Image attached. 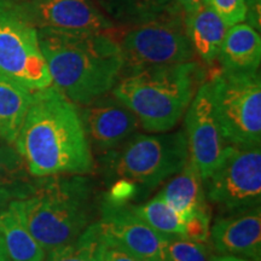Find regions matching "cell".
Segmentation results:
<instances>
[{
	"mask_svg": "<svg viewBox=\"0 0 261 261\" xmlns=\"http://www.w3.org/2000/svg\"><path fill=\"white\" fill-rule=\"evenodd\" d=\"M177 4L181 14L189 16L200 9V6L203 4V0H177Z\"/></svg>",
	"mask_w": 261,
	"mask_h": 261,
	"instance_id": "cell-27",
	"label": "cell"
},
{
	"mask_svg": "<svg viewBox=\"0 0 261 261\" xmlns=\"http://www.w3.org/2000/svg\"><path fill=\"white\" fill-rule=\"evenodd\" d=\"M52 86L77 107L109 93L122 73L121 48L106 33L38 29Z\"/></svg>",
	"mask_w": 261,
	"mask_h": 261,
	"instance_id": "cell-2",
	"label": "cell"
},
{
	"mask_svg": "<svg viewBox=\"0 0 261 261\" xmlns=\"http://www.w3.org/2000/svg\"><path fill=\"white\" fill-rule=\"evenodd\" d=\"M19 10L35 28L57 31L106 33L114 22L92 0H15Z\"/></svg>",
	"mask_w": 261,
	"mask_h": 261,
	"instance_id": "cell-12",
	"label": "cell"
},
{
	"mask_svg": "<svg viewBox=\"0 0 261 261\" xmlns=\"http://www.w3.org/2000/svg\"><path fill=\"white\" fill-rule=\"evenodd\" d=\"M15 148L34 178L85 175L94 169L79 108L52 85L33 91Z\"/></svg>",
	"mask_w": 261,
	"mask_h": 261,
	"instance_id": "cell-1",
	"label": "cell"
},
{
	"mask_svg": "<svg viewBox=\"0 0 261 261\" xmlns=\"http://www.w3.org/2000/svg\"><path fill=\"white\" fill-rule=\"evenodd\" d=\"M37 179L28 172L23 159L10 144L0 145V205L23 200L33 194Z\"/></svg>",
	"mask_w": 261,
	"mask_h": 261,
	"instance_id": "cell-20",
	"label": "cell"
},
{
	"mask_svg": "<svg viewBox=\"0 0 261 261\" xmlns=\"http://www.w3.org/2000/svg\"><path fill=\"white\" fill-rule=\"evenodd\" d=\"M184 23L195 54L204 63L213 64L219 55L228 25L204 3L194 14L184 16Z\"/></svg>",
	"mask_w": 261,
	"mask_h": 261,
	"instance_id": "cell-17",
	"label": "cell"
},
{
	"mask_svg": "<svg viewBox=\"0 0 261 261\" xmlns=\"http://www.w3.org/2000/svg\"><path fill=\"white\" fill-rule=\"evenodd\" d=\"M204 76L195 61L158 65L122 71L112 91L135 113L143 128L163 133L177 126Z\"/></svg>",
	"mask_w": 261,
	"mask_h": 261,
	"instance_id": "cell-3",
	"label": "cell"
},
{
	"mask_svg": "<svg viewBox=\"0 0 261 261\" xmlns=\"http://www.w3.org/2000/svg\"><path fill=\"white\" fill-rule=\"evenodd\" d=\"M102 218L98 221L100 233L107 242L142 261H169L166 236L150 227L137 217L129 203L103 201Z\"/></svg>",
	"mask_w": 261,
	"mask_h": 261,
	"instance_id": "cell-10",
	"label": "cell"
},
{
	"mask_svg": "<svg viewBox=\"0 0 261 261\" xmlns=\"http://www.w3.org/2000/svg\"><path fill=\"white\" fill-rule=\"evenodd\" d=\"M121 48L122 71L191 62L195 58L181 12L127 25L113 35Z\"/></svg>",
	"mask_w": 261,
	"mask_h": 261,
	"instance_id": "cell-7",
	"label": "cell"
},
{
	"mask_svg": "<svg viewBox=\"0 0 261 261\" xmlns=\"http://www.w3.org/2000/svg\"><path fill=\"white\" fill-rule=\"evenodd\" d=\"M100 242L102 233L99 224L94 223L85 228L73 243L48 252L45 261H97Z\"/></svg>",
	"mask_w": 261,
	"mask_h": 261,
	"instance_id": "cell-23",
	"label": "cell"
},
{
	"mask_svg": "<svg viewBox=\"0 0 261 261\" xmlns=\"http://www.w3.org/2000/svg\"><path fill=\"white\" fill-rule=\"evenodd\" d=\"M0 261H11L8 255V252H6V248L4 241H3L2 238V234H0Z\"/></svg>",
	"mask_w": 261,
	"mask_h": 261,
	"instance_id": "cell-29",
	"label": "cell"
},
{
	"mask_svg": "<svg viewBox=\"0 0 261 261\" xmlns=\"http://www.w3.org/2000/svg\"><path fill=\"white\" fill-rule=\"evenodd\" d=\"M158 196L177 212L184 224L198 215L210 214L200 171L190 158Z\"/></svg>",
	"mask_w": 261,
	"mask_h": 261,
	"instance_id": "cell-15",
	"label": "cell"
},
{
	"mask_svg": "<svg viewBox=\"0 0 261 261\" xmlns=\"http://www.w3.org/2000/svg\"><path fill=\"white\" fill-rule=\"evenodd\" d=\"M32 96L28 87L0 74V139L5 144H15Z\"/></svg>",
	"mask_w": 261,
	"mask_h": 261,
	"instance_id": "cell-18",
	"label": "cell"
},
{
	"mask_svg": "<svg viewBox=\"0 0 261 261\" xmlns=\"http://www.w3.org/2000/svg\"><path fill=\"white\" fill-rule=\"evenodd\" d=\"M185 135L189 158L198 168L203 180L213 171L225 149V139L214 114L208 80L201 84L185 112Z\"/></svg>",
	"mask_w": 261,
	"mask_h": 261,
	"instance_id": "cell-11",
	"label": "cell"
},
{
	"mask_svg": "<svg viewBox=\"0 0 261 261\" xmlns=\"http://www.w3.org/2000/svg\"><path fill=\"white\" fill-rule=\"evenodd\" d=\"M202 181L205 198L225 214L238 213L260 205V146H225L214 169Z\"/></svg>",
	"mask_w": 261,
	"mask_h": 261,
	"instance_id": "cell-9",
	"label": "cell"
},
{
	"mask_svg": "<svg viewBox=\"0 0 261 261\" xmlns=\"http://www.w3.org/2000/svg\"><path fill=\"white\" fill-rule=\"evenodd\" d=\"M169 261H214V254L205 242L182 236H166Z\"/></svg>",
	"mask_w": 261,
	"mask_h": 261,
	"instance_id": "cell-24",
	"label": "cell"
},
{
	"mask_svg": "<svg viewBox=\"0 0 261 261\" xmlns=\"http://www.w3.org/2000/svg\"><path fill=\"white\" fill-rule=\"evenodd\" d=\"M130 208L137 217L163 236L185 237V226L179 214L160 196L151 198L144 204H130Z\"/></svg>",
	"mask_w": 261,
	"mask_h": 261,
	"instance_id": "cell-22",
	"label": "cell"
},
{
	"mask_svg": "<svg viewBox=\"0 0 261 261\" xmlns=\"http://www.w3.org/2000/svg\"><path fill=\"white\" fill-rule=\"evenodd\" d=\"M215 252L220 255L261 260V207L226 214L210 230Z\"/></svg>",
	"mask_w": 261,
	"mask_h": 261,
	"instance_id": "cell-14",
	"label": "cell"
},
{
	"mask_svg": "<svg viewBox=\"0 0 261 261\" xmlns=\"http://www.w3.org/2000/svg\"><path fill=\"white\" fill-rule=\"evenodd\" d=\"M97 261H138L135 256L129 255L120 247L107 242L102 237L99 250H98Z\"/></svg>",
	"mask_w": 261,
	"mask_h": 261,
	"instance_id": "cell-26",
	"label": "cell"
},
{
	"mask_svg": "<svg viewBox=\"0 0 261 261\" xmlns=\"http://www.w3.org/2000/svg\"><path fill=\"white\" fill-rule=\"evenodd\" d=\"M110 178L152 190L180 172L189 160L185 130L160 135H133L104 155Z\"/></svg>",
	"mask_w": 261,
	"mask_h": 261,
	"instance_id": "cell-5",
	"label": "cell"
},
{
	"mask_svg": "<svg viewBox=\"0 0 261 261\" xmlns=\"http://www.w3.org/2000/svg\"><path fill=\"white\" fill-rule=\"evenodd\" d=\"M0 234L11 261H45L44 248L9 207L0 211Z\"/></svg>",
	"mask_w": 261,
	"mask_h": 261,
	"instance_id": "cell-21",
	"label": "cell"
},
{
	"mask_svg": "<svg viewBox=\"0 0 261 261\" xmlns=\"http://www.w3.org/2000/svg\"><path fill=\"white\" fill-rule=\"evenodd\" d=\"M92 184L83 175L37 179L32 195L6 205L17 215L46 254L67 246L89 226Z\"/></svg>",
	"mask_w": 261,
	"mask_h": 261,
	"instance_id": "cell-4",
	"label": "cell"
},
{
	"mask_svg": "<svg viewBox=\"0 0 261 261\" xmlns=\"http://www.w3.org/2000/svg\"><path fill=\"white\" fill-rule=\"evenodd\" d=\"M0 74L32 91L52 85L38 29L15 0H0Z\"/></svg>",
	"mask_w": 261,
	"mask_h": 261,
	"instance_id": "cell-8",
	"label": "cell"
},
{
	"mask_svg": "<svg viewBox=\"0 0 261 261\" xmlns=\"http://www.w3.org/2000/svg\"><path fill=\"white\" fill-rule=\"evenodd\" d=\"M77 108L90 146L99 152L117 148L140 126L135 113L108 93Z\"/></svg>",
	"mask_w": 261,
	"mask_h": 261,
	"instance_id": "cell-13",
	"label": "cell"
},
{
	"mask_svg": "<svg viewBox=\"0 0 261 261\" xmlns=\"http://www.w3.org/2000/svg\"><path fill=\"white\" fill-rule=\"evenodd\" d=\"M214 261H253V260L244 259V257H238V256L221 255V256H214Z\"/></svg>",
	"mask_w": 261,
	"mask_h": 261,
	"instance_id": "cell-28",
	"label": "cell"
},
{
	"mask_svg": "<svg viewBox=\"0 0 261 261\" xmlns=\"http://www.w3.org/2000/svg\"><path fill=\"white\" fill-rule=\"evenodd\" d=\"M217 60L224 69H259L261 62L259 31L242 22L228 27Z\"/></svg>",
	"mask_w": 261,
	"mask_h": 261,
	"instance_id": "cell-16",
	"label": "cell"
},
{
	"mask_svg": "<svg viewBox=\"0 0 261 261\" xmlns=\"http://www.w3.org/2000/svg\"><path fill=\"white\" fill-rule=\"evenodd\" d=\"M212 103L225 142L256 148L261 142V79L256 70L215 69L208 77Z\"/></svg>",
	"mask_w": 261,
	"mask_h": 261,
	"instance_id": "cell-6",
	"label": "cell"
},
{
	"mask_svg": "<svg viewBox=\"0 0 261 261\" xmlns=\"http://www.w3.org/2000/svg\"><path fill=\"white\" fill-rule=\"evenodd\" d=\"M112 22L133 25L181 12L177 0H92Z\"/></svg>",
	"mask_w": 261,
	"mask_h": 261,
	"instance_id": "cell-19",
	"label": "cell"
},
{
	"mask_svg": "<svg viewBox=\"0 0 261 261\" xmlns=\"http://www.w3.org/2000/svg\"><path fill=\"white\" fill-rule=\"evenodd\" d=\"M203 3L217 12L228 27L246 21V0H203Z\"/></svg>",
	"mask_w": 261,
	"mask_h": 261,
	"instance_id": "cell-25",
	"label": "cell"
}]
</instances>
